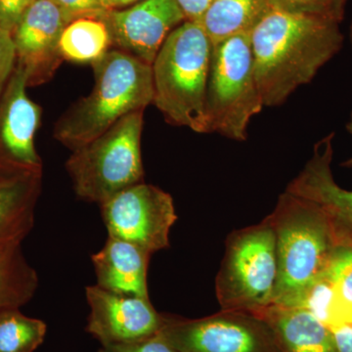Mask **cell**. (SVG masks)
Returning a JSON list of instances; mask_svg holds the SVG:
<instances>
[{
  "mask_svg": "<svg viewBox=\"0 0 352 352\" xmlns=\"http://www.w3.org/2000/svg\"><path fill=\"white\" fill-rule=\"evenodd\" d=\"M264 106L281 105L340 50V23L270 8L251 34Z\"/></svg>",
  "mask_w": 352,
  "mask_h": 352,
  "instance_id": "obj_1",
  "label": "cell"
},
{
  "mask_svg": "<svg viewBox=\"0 0 352 352\" xmlns=\"http://www.w3.org/2000/svg\"><path fill=\"white\" fill-rule=\"evenodd\" d=\"M94 87L57 120L55 139L73 150L153 103L152 65L112 48L91 65Z\"/></svg>",
  "mask_w": 352,
  "mask_h": 352,
  "instance_id": "obj_2",
  "label": "cell"
},
{
  "mask_svg": "<svg viewBox=\"0 0 352 352\" xmlns=\"http://www.w3.org/2000/svg\"><path fill=\"white\" fill-rule=\"evenodd\" d=\"M266 219L276 238L272 305L300 307L308 289L325 272L336 248L327 221L312 201L287 191Z\"/></svg>",
  "mask_w": 352,
  "mask_h": 352,
  "instance_id": "obj_3",
  "label": "cell"
},
{
  "mask_svg": "<svg viewBox=\"0 0 352 352\" xmlns=\"http://www.w3.org/2000/svg\"><path fill=\"white\" fill-rule=\"evenodd\" d=\"M212 43L200 22L170 32L152 64L153 104L170 124L207 133L206 113Z\"/></svg>",
  "mask_w": 352,
  "mask_h": 352,
  "instance_id": "obj_4",
  "label": "cell"
},
{
  "mask_svg": "<svg viewBox=\"0 0 352 352\" xmlns=\"http://www.w3.org/2000/svg\"><path fill=\"white\" fill-rule=\"evenodd\" d=\"M143 113H129L98 138L72 151L66 170L78 198L101 205L122 190L144 182Z\"/></svg>",
  "mask_w": 352,
  "mask_h": 352,
  "instance_id": "obj_5",
  "label": "cell"
},
{
  "mask_svg": "<svg viewBox=\"0 0 352 352\" xmlns=\"http://www.w3.org/2000/svg\"><path fill=\"white\" fill-rule=\"evenodd\" d=\"M276 281V238L267 219L229 234L215 279L221 309L263 311L272 305Z\"/></svg>",
  "mask_w": 352,
  "mask_h": 352,
  "instance_id": "obj_6",
  "label": "cell"
},
{
  "mask_svg": "<svg viewBox=\"0 0 352 352\" xmlns=\"http://www.w3.org/2000/svg\"><path fill=\"white\" fill-rule=\"evenodd\" d=\"M250 34L212 44L208 75V132L237 141L245 140L252 118L264 106L254 74Z\"/></svg>",
  "mask_w": 352,
  "mask_h": 352,
  "instance_id": "obj_7",
  "label": "cell"
},
{
  "mask_svg": "<svg viewBox=\"0 0 352 352\" xmlns=\"http://www.w3.org/2000/svg\"><path fill=\"white\" fill-rule=\"evenodd\" d=\"M159 335L176 352H282L268 324L235 310L188 319L163 314Z\"/></svg>",
  "mask_w": 352,
  "mask_h": 352,
  "instance_id": "obj_8",
  "label": "cell"
},
{
  "mask_svg": "<svg viewBox=\"0 0 352 352\" xmlns=\"http://www.w3.org/2000/svg\"><path fill=\"white\" fill-rule=\"evenodd\" d=\"M99 207L108 236L138 245L151 254L170 247L177 215L173 197L159 187L138 183Z\"/></svg>",
  "mask_w": 352,
  "mask_h": 352,
  "instance_id": "obj_9",
  "label": "cell"
},
{
  "mask_svg": "<svg viewBox=\"0 0 352 352\" xmlns=\"http://www.w3.org/2000/svg\"><path fill=\"white\" fill-rule=\"evenodd\" d=\"M27 74L16 65L0 98V177L43 173L34 145L41 108L28 96Z\"/></svg>",
  "mask_w": 352,
  "mask_h": 352,
  "instance_id": "obj_10",
  "label": "cell"
},
{
  "mask_svg": "<svg viewBox=\"0 0 352 352\" xmlns=\"http://www.w3.org/2000/svg\"><path fill=\"white\" fill-rule=\"evenodd\" d=\"M112 47L152 65L170 32L186 21L176 0H143L127 8L106 11Z\"/></svg>",
  "mask_w": 352,
  "mask_h": 352,
  "instance_id": "obj_11",
  "label": "cell"
},
{
  "mask_svg": "<svg viewBox=\"0 0 352 352\" xmlns=\"http://www.w3.org/2000/svg\"><path fill=\"white\" fill-rule=\"evenodd\" d=\"M85 298L89 307L87 332L101 346L148 339L163 325L164 315L150 298L113 293L97 285L85 288Z\"/></svg>",
  "mask_w": 352,
  "mask_h": 352,
  "instance_id": "obj_12",
  "label": "cell"
},
{
  "mask_svg": "<svg viewBox=\"0 0 352 352\" xmlns=\"http://www.w3.org/2000/svg\"><path fill=\"white\" fill-rule=\"evenodd\" d=\"M69 21L51 0H32L13 32L18 66L28 85L38 87L53 78L64 61L59 43Z\"/></svg>",
  "mask_w": 352,
  "mask_h": 352,
  "instance_id": "obj_13",
  "label": "cell"
},
{
  "mask_svg": "<svg viewBox=\"0 0 352 352\" xmlns=\"http://www.w3.org/2000/svg\"><path fill=\"white\" fill-rule=\"evenodd\" d=\"M333 138L332 133L315 144L314 155L286 191L312 201L320 210L336 247L352 248V191L333 179ZM346 166H352V159Z\"/></svg>",
  "mask_w": 352,
  "mask_h": 352,
  "instance_id": "obj_14",
  "label": "cell"
},
{
  "mask_svg": "<svg viewBox=\"0 0 352 352\" xmlns=\"http://www.w3.org/2000/svg\"><path fill=\"white\" fill-rule=\"evenodd\" d=\"M152 254L127 241L108 236L91 256L97 286L113 293L149 298L148 270Z\"/></svg>",
  "mask_w": 352,
  "mask_h": 352,
  "instance_id": "obj_15",
  "label": "cell"
},
{
  "mask_svg": "<svg viewBox=\"0 0 352 352\" xmlns=\"http://www.w3.org/2000/svg\"><path fill=\"white\" fill-rule=\"evenodd\" d=\"M43 173L0 177V254L22 247L34 226Z\"/></svg>",
  "mask_w": 352,
  "mask_h": 352,
  "instance_id": "obj_16",
  "label": "cell"
},
{
  "mask_svg": "<svg viewBox=\"0 0 352 352\" xmlns=\"http://www.w3.org/2000/svg\"><path fill=\"white\" fill-rule=\"evenodd\" d=\"M256 315L268 324L282 352H338L331 331L305 308L271 305Z\"/></svg>",
  "mask_w": 352,
  "mask_h": 352,
  "instance_id": "obj_17",
  "label": "cell"
},
{
  "mask_svg": "<svg viewBox=\"0 0 352 352\" xmlns=\"http://www.w3.org/2000/svg\"><path fill=\"white\" fill-rule=\"evenodd\" d=\"M270 0H214L200 21L212 44L251 34L270 10Z\"/></svg>",
  "mask_w": 352,
  "mask_h": 352,
  "instance_id": "obj_18",
  "label": "cell"
},
{
  "mask_svg": "<svg viewBox=\"0 0 352 352\" xmlns=\"http://www.w3.org/2000/svg\"><path fill=\"white\" fill-rule=\"evenodd\" d=\"M59 48L64 61L92 65L112 50L107 25L94 17L72 21L62 32Z\"/></svg>",
  "mask_w": 352,
  "mask_h": 352,
  "instance_id": "obj_19",
  "label": "cell"
},
{
  "mask_svg": "<svg viewBox=\"0 0 352 352\" xmlns=\"http://www.w3.org/2000/svg\"><path fill=\"white\" fill-rule=\"evenodd\" d=\"M38 286V272L25 258L22 247L0 254V309L24 307Z\"/></svg>",
  "mask_w": 352,
  "mask_h": 352,
  "instance_id": "obj_20",
  "label": "cell"
},
{
  "mask_svg": "<svg viewBox=\"0 0 352 352\" xmlns=\"http://www.w3.org/2000/svg\"><path fill=\"white\" fill-rule=\"evenodd\" d=\"M46 333L45 322L25 316L20 308L0 309V352H34Z\"/></svg>",
  "mask_w": 352,
  "mask_h": 352,
  "instance_id": "obj_21",
  "label": "cell"
},
{
  "mask_svg": "<svg viewBox=\"0 0 352 352\" xmlns=\"http://www.w3.org/2000/svg\"><path fill=\"white\" fill-rule=\"evenodd\" d=\"M300 307L314 314L329 330L352 321V308L342 300L325 273L308 289Z\"/></svg>",
  "mask_w": 352,
  "mask_h": 352,
  "instance_id": "obj_22",
  "label": "cell"
},
{
  "mask_svg": "<svg viewBox=\"0 0 352 352\" xmlns=\"http://www.w3.org/2000/svg\"><path fill=\"white\" fill-rule=\"evenodd\" d=\"M270 3L271 8L283 12L323 18L340 24L347 0H270Z\"/></svg>",
  "mask_w": 352,
  "mask_h": 352,
  "instance_id": "obj_23",
  "label": "cell"
},
{
  "mask_svg": "<svg viewBox=\"0 0 352 352\" xmlns=\"http://www.w3.org/2000/svg\"><path fill=\"white\" fill-rule=\"evenodd\" d=\"M324 273L342 300L352 308V248L336 247Z\"/></svg>",
  "mask_w": 352,
  "mask_h": 352,
  "instance_id": "obj_24",
  "label": "cell"
},
{
  "mask_svg": "<svg viewBox=\"0 0 352 352\" xmlns=\"http://www.w3.org/2000/svg\"><path fill=\"white\" fill-rule=\"evenodd\" d=\"M16 64L13 32L0 27V98L15 71Z\"/></svg>",
  "mask_w": 352,
  "mask_h": 352,
  "instance_id": "obj_25",
  "label": "cell"
},
{
  "mask_svg": "<svg viewBox=\"0 0 352 352\" xmlns=\"http://www.w3.org/2000/svg\"><path fill=\"white\" fill-rule=\"evenodd\" d=\"M99 352H176L157 333L154 337L134 342H120V344L101 346Z\"/></svg>",
  "mask_w": 352,
  "mask_h": 352,
  "instance_id": "obj_26",
  "label": "cell"
},
{
  "mask_svg": "<svg viewBox=\"0 0 352 352\" xmlns=\"http://www.w3.org/2000/svg\"><path fill=\"white\" fill-rule=\"evenodd\" d=\"M56 4L68 19L72 21L82 17L99 18L106 11L102 8L100 0H51Z\"/></svg>",
  "mask_w": 352,
  "mask_h": 352,
  "instance_id": "obj_27",
  "label": "cell"
},
{
  "mask_svg": "<svg viewBox=\"0 0 352 352\" xmlns=\"http://www.w3.org/2000/svg\"><path fill=\"white\" fill-rule=\"evenodd\" d=\"M32 0H0V27L14 32Z\"/></svg>",
  "mask_w": 352,
  "mask_h": 352,
  "instance_id": "obj_28",
  "label": "cell"
},
{
  "mask_svg": "<svg viewBox=\"0 0 352 352\" xmlns=\"http://www.w3.org/2000/svg\"><path fill=\"white\" fill-rule=\"evenodd\" d=\"M214 0H176L186 21L200 22L204 14Z\"/></svg>",
  "mask_w": 352,
  "mask_h": 352,
  "instance_id": "obj_29",
  "label": "cell"
},
{
  "mask_svg": "<svg viewBox=\"0 0 352 352\" xmlns=\"http://www.w3.org/2000/svg\"><path fill=\"white\" fill-rule=\"evenodd\" d=\"M338 352H352V321L331 329Z\"/></svg>",
  "mask_w": 352,
  "mask_h": 352,
  "instance_id": "obj_30",
  "label": "cell"
},
{
  "mask_svg": "<svg viewBox=\"0 0 352 352\" xmlns=\"http://www.w3.org/2000/svg\"><path fill=\"white\" fill-rule=\"evenodd\" d=\"M143 0H100L104 11L119 10L139 3Z\"/></svg>",
  "mask_w": 352,
  "mask_h": 352,
  "instance_id": "obj_31",
  "label": "cell"
},
{
  "mask_svg": "<svg viewBox=\"0 0 352 352\" xmlns=\"http://www.w3.org/2000/svg\"><path fill=\"white\" fill-rule=\"evenodd\" d=\"M351 43H352V25H351ZM347 131H349V133L352 134V113L351 116V119H349V122H347L346 126Z\"/></svg>",
  "mask_w": 352,
  "mask_h": 352,
  "instance_id": "obj_32",
  "label": "cell"
}]
</instances>
